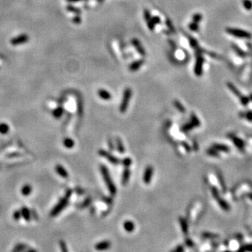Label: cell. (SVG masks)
Masks as SVG:
<instances>
[{"mask_svg":"<svg viewBox=\"0 0 252 252\" xmlns=\"http://www.w3.org/2000/svg\"><path fill=\"white\" fill-rule=\"evenodd\" d=\"M252 191V184L249 181H244L239 183L235 187L233 190V193L235 198H241L244 197L245 195L250 193Z\"/></svg>","mask_w":252,"mask_h":252,"instance_id":"1","label":"cell"},{"mask_svg":"<svg viewBox=\"0 0 252 252\" xmlns=\"http://www.w3.org/2000/svg\"><path fill=\"white\" fill-rule=\"evenodd\" d=\"M100 172H101L102 175L103 179H104L105 184L107 186L110 194L111 196H115L116 193V188L114 184H113V181H112L111 178V176H110L107 167L103 165H100Z\"/></svg>","mask_w":252,"mask_h":252,"instance_id":"2","label":"cell"},{"mask_svg":"<svg viewBox=\"0 0 252 252\" xmlns=\"http://www.w3.org/2000/svg\"><path fill=\"white\" fill-rule=\"evenodd\" d=\"M226 32L233 37L239 38V39H250L252 38V34L247 31L241 30V29L234 28V27H227Z\"/></svg>","mask_w":252,"mask_h":252,"instance_id":"3","label":"cell"},{"mask_svg":"<svg viewBox=\"0 0 252 252\" xmlns=\"http://www.w3.org/2000/svg\"><path fill=\"white\" fill-rule=\"evenodd\" d=\"M227 87L228 88V89L232 92L233 94L235 95L239 99V102L242 105L244 106H246L250 102L249 97H248L244 95L242 93H240V91L238 90V88L234 85L233 84H232L231 82H228L227 83Z\"/></svg>","mask_w":252,"mask_h":252,"instance_id":"4","label":"cell"},{"mask_svg":"<svg viewBox=\"0 0 252 252\" xmlns=\"http://www.w3.org/2000/svg\"><path fill=\"white\" fill-rule=\"evenodd\" d=\"M132 91L130 88H126L124 90V92L123 93V97L121 102L120 104V111L122 113H124L127 110V107H128L129 103H130V99L132 97Z\"/></svg>","mask_w":252,"mask_h":252,"instance_id":"5","label":"cell"},{"mask_svg":"<svg viewBox=\"0 0 252 252\" xmlns=\"http://www.w3.org/2000/svg\"><path fill=\"white\" fill-rule=\"evenodd\" d=\"M196 55V63L194 65V73L197 77H201L203 72V65L205 63V58L203 53Z\"/></svg>","mask_w":252,"mask_h":252,"instance_id":"6","label":"cell"},{"mask_svg":"<svg viewBox=\"0 0 252 252\" xmlns=\"http://www.w3.org/2000/svg\"><path fill=\"white\" fill-rule=\"evenodd\" d=\"M228 250L230 251H237L240 249L242 246L241 237L238 235H235L234 237L230 238L228 241H226Z\"/></svg>","mask_w":252,"mask_h":252,"instance_id":"7","label":"cell"},{"mask_svg":"<svg viewBox=\"0 0 252 252\" xmlns=\"http://www.w3.org/2000/svg\"><path fill=\"white\" fill-rule=\"evenodd\" d=\"M100 156L104 157V158H106L107 160H108L109 162H110V163L113 164V165H118L120 163V160L118 158H117L116 157L111 154L110 153H109L108 151H105L103 149H100L98 151Z\"/></svg>","mask_w":252,"mask_h":252,"instance_id":"8","label":"cell"},{"mask_svg":"<svg viewBox=\"0 0 252 252\" xmlns=\"http://www.w3.org/2000/svg\"><path fill=\"white\" fill-rule=\"evenodd\" d=\"M153 168L151 165H148L145 169L144 175H143V181L146 184H148L151 182V179L153 177Z\"/></svg>","mask_w":252,"mask_h":252,"instance_id":"9","label":"cell"},{"mask_svg":"<svg viewBox=\"0 0 252 252\" xmlns=\"http://www.w3.org/2000/svg\"><path fill=\"white\" fill-rule=\"evenodd\" d=\"M131 42H132V44L133 45L134 47L135 48V49L137 50V52L139 53L141 56H146V51H145L144 48L143 47V46L141 45V42L139 41V39H137V38H133V39H132V41H131Z\"/></svg>","mask_w":252,"mask_h":252,"instance_id":"10","label":"cell"},{"mask_svg":"<svg viewBox=\"0 0 252 252\" xmlns=\"http://www.w3.org/2000/svg\"><path fill=\"white\" fill-rule=\"evenodd\" d=\"M229 139H231V140H232L233 142V144L235 145V146L237 148H239V149H240L241 151H243L244 150V148L245 147V144L244 142V141L242 140V139H241V138L238 137L236 135H229Z\"/></svg>","mask_w":252,"mask_h":252,"instance_id":"11","label":"cell"},{"mask_svg":"<svg viewBox=\"0 0 252 252\" xmlns=\"http://www.w3.org/2000/svg\"><path fill=\"white\" fill-rule=\"evenodd\" d=\"M231 48L233 50L234 52L235 53V54L237 55L238 57H239V58H245L246 57V53L244 51H243L237 44H235V43H232V44H231Z\"/></svg>","mask_w":252,"mask_h":252,"instance_id":"12","label":"cell"},{"mask_svg":"<svg viewBox=\"0 0 252 252\" xmlns=\"http://www.w3.org/2000/svg\"><path fill=\"white\" fill-rule=\"evenodd\" d=\"M144 60L143 59L135 60V61L132 62V63L130 64V65L129 66V70H130L131 72H136V71L139 70V69L141 68V67L144 65Z\"/></svg>","mask_w":252,"mask_h":252,"instance_id":"13","label":"cell"},{"mask_svg":"<svg viewBox=\"0 0 252 252\" xmlns=\"http://www.w3.org/2000/svg\"><path fill=\"white\" fill-rule=\"evenodd\" d=\"M110 246H111V243H110L109 242L103 241L97 243V244L95 246V249L97 250V251H103V250L108 249L110 247Z\"/></svg>","mask_w":252,"mask_h":252,"instance_id":"14","label":"cell"},{"mask_svg":"<svg viewBox=\"0 0 252 252\" xmlns=\"http://www.w3.org/2000/svg\"><path fill=\"white\" fill-rule=\"evenodd\" d=\"M130 174L131 172L129 169V167H125V169L124 170L123 172L122 175V184L123 186H125L129 182V179L130 177Z\"/></svg>","mask_w":252,"mask_h":252,"instance_id":"15","label":"cell"},{"mask_svg":"<svg viewBox=\"0 0 252 252\" xmlns=\"http://www.w3.org/2000/svg\"><path fill=\"white\" fill-rule=\"evenodd\" d=\"M97 95L101 99L104 100H109L111 98V93L104 89H100L97 91Z\"/></svg>","mask_w":252,"mask_h":252,"instance_id":"16","label":"cell"},{"mask_svg":"<svg viewBox=\"0 0 252 252\" xmlns=\"http://www.w3.org/2000/svg\"><path fill=\"white\" fill-rule=\"evenodd\" d=\"M179 221L180 223L181 228H182L183 233L185 235L188 234V233H189V226H188V223L186 219H184L182 216H180L179 218Z\"/></svg>","mask_w":252,"mask_h":252,"instance_id":"17","label":"cell"},{"mask_svg":"<svg viewBox=\"0 0 252 252\" xmlns=\"http://www.w3.org/2000/svg\"><path fill=\"white\" fill-rule=\"evenodd\" d=\"M212 147L216 150L219 153V152H222L224 153H229V148L228 147H227L226 145H223L220 144H214L212 145Z\"/></svg>","mask_w":252,"mask_h":252,"instance_id":"18","label":"cell"},{"mask_svg":"<svg viewBox=\"0 0 252 252\" xmlns=\"http://www.w3.org/2000/svg\"><path fill=\"white\" fill-rule=\"evenodd\" d=\"M239 117L241 118L244 119L246 121L251 123L252 122V111L249 110L247 111H242L239 113Z\"/></svg>","mask_w":252,"mask_h":252,"instance_id":"19","label":"cell"},{"mask_svg":"<svg viewBox=\"0 0 252 252\" xmlns=\"http://www.w3.org/2000/svg\"><path fill=\"white\" fill-rule=\"evenodd\" d=\"M123 227L126 232L132 233L134 230L135 226H134V223L132 221H126L124 222Z\"/></svg>","mask_w":252,"mask_h":252,"instance_id":"20","label":"cell"},{"mask_svg":"<svg viewBox=\"0 0 252 252\" xmlns=\"http://www.w3.org/2000/svg\"><path fill=\"white\" fill-rule=\"evenodd\" d=\"M186 37L188 38L190 46H191V48H193L194 50H196L197 48L200 47L199 44H198V41H197V39H195V38H193L192 36L189 35V34H186Z\"/></svg>","mask_w":252,"mask_h":252,"instance_id":"21","label":"cell"},{"mask_svg":"<svg viewBox=\"0 0 252 252\" xmlns=\"http://www.w3.org/2000/svg\"><path fill=\"white\" fill-rule=\"evenodd\" d=\"M173 104L174 105V107H175V108L177 109L178 111H179V112H181V113H186V108L184 107V105H183L182 103H181L179 101V100H174Z\"/></svg>","mask_w":252,"mask_h":252,"instance_id":"22","label":"cell"},{"mask_svg":"<svg viewBox=\"0 0 252 252\" xmlns=\"http://www.w3.org/2000/svg\"><path fill=\"white\" fill-rule=\"evenodd\" d=\"M116 147H117V149H118V151L120 153V154H123V153H125V147H124L121 139L118 137L116 138Z\"/></svg>","mask_w":252,"mask_h":252,"instance_id":"23","label":"cell"},{"mask_svg":"<svg viewBox=\"0 0 252 252\" xmlns=\"http://www.w3.org/2000/svg\"><path fill=\"white\" fill-rule=\"evenodd\" d=\"M191 123L194 126V127H198L200 126V120L194 113H192L191 115Z\"/></svg>","mask_w":252,"mask_h":252,"instance_id":"24","label":"cell"},{"mask_svg":"<svg viewBox=\"0 0 252 252\" xmlns=\"http://www.w3.org/2000/svg\"><path fill=\"white\" fill-rule=\"evenodd\" d=\"M56 170L57 172H58V173L62 177H63V178L68 177V172H67V171L65 170V169L64 168L63 166H61V165H58V166L56 167Z\"/></svg>","mask_w":252,"mask_h":252,"instance_id":"25","label":"cell"},{"mask_svg":"<svg viewBox=\"0 0 252 252\" xmlns=\"http://www.w3.org/2000/svg\"><path fill=\"white\" fill-rule=\"evenodd\" d=\"M202 235H203V237L207 238V239H215L219 237L218 235L212 233H210V232L203 233Z\"/></svg>","mask_w":252,"mask_h":252,"instance_id":"26","label":"cell"},{"mask_svg":"<svg viewBox=\"0 0 252 252\" xmlns=\"http://www.w3.org/2000/svg\"><path fill=\"white\" fill-rule=\"evenodd\" d=\"M207 153L208 155H210V156L215 157V158H219V156H220L219 153L213 147L209 148V149L207 150Z\"/></svg>","mask_w":252,"mask_h":252,"instance_id":"27","label":"cell"},{"mask_svg":"<svg viewBox=\"0 0 252 252\" xmlns=\"http://www.w3.org/2000/svg\"><path fill=\"white\" fill-rule=\"evenodd\" d=\"M189 28L193 32H198L200 29L199 23L192 21V22H191L189 25Z\"/></svg>","mask_w":252,"mask_h":252,"instance_id":"28","label":"cell"},{"mask_svg":"<svg viewBox=\"0 0 252 252\" xmlns=\"http://www.w3.org/2000/svg\"><path fill=\"white\" fill-rule=\"evenodd\" d=\"M64 145H65V146L66 148H71L74 147V142L72 139H70V138H66V139H65V141H64Z\"/></svg>","mask_w":252,"mask_h":252,"instance_id":"29","label":"cell"},{"mask_svg":"<svg viewBox=\"0 0 252 252\" xmlns=\"http://www.w3.org/2000/svg\"><path fill=\"white\" fill-rule=\"evenodd\" d=\"M242 4L245 9L251 10L252 9V1L251 0H242Z\"/></svg>","mask_w":252,"mask_h":252,"instance_id":"30","label":"cell"},{"mask_svg":"<svg viewBox=\"0 0 252 252\" xmlns=\"http://www.w3.org/2000/svg\"><path fill=\"white\" fill-rule=\"evenodd\" d=\"M203 15L200 14L199 13H195V14L193 15L192 21L197 22V23H199V22L203 20Z\"/></svg>","mask_w":252,"mask_h":252,"instance_id":"31","label":"cell"},{"mask_svg":"<svg viewBox=\"0 0 252 252\" xmlns=\"http://www.w3.org/2000/svg\"><path fill=\"white\" fill-rule=\"evenodd\" d=\"M165 24H166L167 27H168V29L170 30V32H175V28H174L173 23H172V22L171 21L170 18L166 19V20H165Z\"/></svg>","mask_w":252,"mask_h":252,"instance_id":"32","label":"cell"},{"mask_svg":"<svg viewBox=\"0 0 252 252\" xmlns=\"http://www.w3.org/2000/svg\"><path fill=\"white\" fill-rule=\"evenodd\" d=\"M144 18L146 22L151 21V18H152V17H151V13H150L149 10L147 9V8H146V9L144 10Z\"/></svg>","mask_w":252,"mask_h":252,"instance_id":"33","label":"cell"},{"mask_svg":"<svg viewBox=\"0 0 252 252\" xmlns=\"http://www.w3.org/2000/svg\"><path fill=\"white\" fill-rule=\"evenodd\" d=\"M194 127V126L193 125V124L191 123H189L186 124V125H184L183 127H182V129H181V130L183 131V132H188V131L191 130Z\"/></svg>","mask_w":252,"mask_h":252,"instance_id":"34","label":"cell"},{"mask_svg":"<svg viewBox=\"0 0 252 252\" xmlns=\"http://www.w3.org/2000/svg\"><path fill=\"white\" fill-rule=\"evenodd\" d=\"M121 163L125 167H129L132 164V160L130 158H125L122 160Z\"/></svg>","mask_w":252,"mask_h":252,"instance_id":"35","label":"cell"},{"mask_svg":"<svg viewBox=\"0 0 252 252\" xmlns=\"http://www.w3.org/2000/svg\"><path fill=\"white\" fill-rule=\"evenodd\" d=\"M67 9H68L70 11L73 12V13H76V14H77V15L80 14L81 13V10L79 9V8L74 7V6H68V7H67Z\"/></svg>","mask_w":252,"mask_h":252,"instance_id":"36","label":"cell"},{"mask_svg":"<svg viewBox=\"0 0 252 252\" xmlns=\"http://www.w3.org/2000/svg\"><path fill=\"white\" fill-rule=\"evenodd\" d=\"M151 19H152V21H153V23L155 24V25H159V24L160 23V22H161V20H160L159 16H158V15H155V16L152 17Z\"/></svg>","mask_w":252,"mask_h":252,"instance_id":"37","label":"cell"},{"mask_svg":"<svg viewBox=\"0 0 252 252\" xmlns=\"http://www.w3.org/2000/svg\"><path fill=\"white\" fill-rule=\"evenodd\" d=\"M184 251V248L182 245H178L174 250H172V251L174 252H182Z\"/></svg>","mask_w":252,"mask_h":252,"instance_id":"38","label":"cell"},{"mask_svg":"<svg viewBox=\"0 0 252 252\" xmlns=\"http://www.w3.org/2000/svg\"><path fill=\"white\" fill-rule=\"evenodd\" d=\"M182 146H183V147L185 148V150L186 151H187L188 153H189L190 151H191V146H190L186 142H182Z\"/></svg>","mask_w":252,"mask_h":252,"instance_id":"39","label":"cell"},{"mask_svg":"<svg viewBox=\"0 0 252 252\" xmlns=\"http://www.w3.org/2000/svg\"><path fill=\"white\" fill-rule=\"evenodd\" d=\"M73 21L74 23L76 24H80L81 22V17L79 16V15H77V16H75L74 18Z\"/></svg>","mask_w":252,"mask_h":252,"instance_id":"40","label":"cell"},{"mask_svg":"<svg viewBox=\"0 0 252 252\" xmlns=\"http://www.w3.org/2000/svg\"><path fill=\"white\" fill-rule=\"evenodd\" d=\"M63 114V109H58L56 110V112H55V116H56V117H60V116Z\"/></svg>","mask_w":252,"mask_h":252,"instance_id":"41","label":"cell"},{"mask_svg":"<svg viewBox=\"0 0 252 252\" xmlns=\"http://www.w3.org/2000/svg\"><path fill=\"white\" fill-rule=\"evenodd\" d=\"M186 244L187 245V246H189V247H193V245H194V244H193V241L191 240V239H186Z\"/></svg>","mask_w":252,"mask_h":252,"instance_id":"42","label":"cell"},{"mask_svg":"<svg viewBox=\"0 0 252 252\" xmlns=\"http://www.w3.org/2000/svg\"><path fill=\"white\" fill-rule=\"evenodd\" d=\"M246 142H247L248 144H249L252 146V136L251 137H249L247 140H246Z\"/></svg>","mask_w":252,"mask_h":252,"instance_id":"43","label":"cell"},{"mask_svg":"<svg viewBox=\"0 0 252 252\" xmlns=\"http://www.w3.org/2000/svg\"><path fill=\"white\" fill-rule=\"evenodd\" d=\"M70 2H78V1H87L88 0H67Z\"/></svg>","mask_w":252,"mask_h":252,"instance_id":"44","label":"cell"},{"mask_svg":"<svg viewBox=\"0 0 252 252\" xmlns=\"http://www.w3.org/2000/svg\"><path fill=\"white\" fill-rule=\"evenodd\" d=\"M109 148L110 149L113 150V143H111V141H110V139H109Z\"/></svg>","mask_w":252,"mask_h":252,"instance_id":"45","label":"cell"},{"mask_svg":"<svg viewBox=\"0 0 252 252\" xmlns=\"http://www.w3.org/2000/svg\"><path fill=\"white\" fill-rule=\"evenodd\" d=\"M104 1V0H97V1L98 3H102Z\"/></svg>","mask_w":252,"mask_h":252,"instance_id":"46","label":"cell"},{"mask_svg":"<svg viewBox=\"0 0 252 252\" xmlns=\"http://www.w3.org/2000/svg\"><path fill=\"white\" fill-rule=\"evenodd\" d=\"M249 99H250V101H252V94L251 95H250V97H249Z\"/></svg>","mask_w":252,"mask_h":252,"instance_id":"47","label":"cell"}]
</instances>
